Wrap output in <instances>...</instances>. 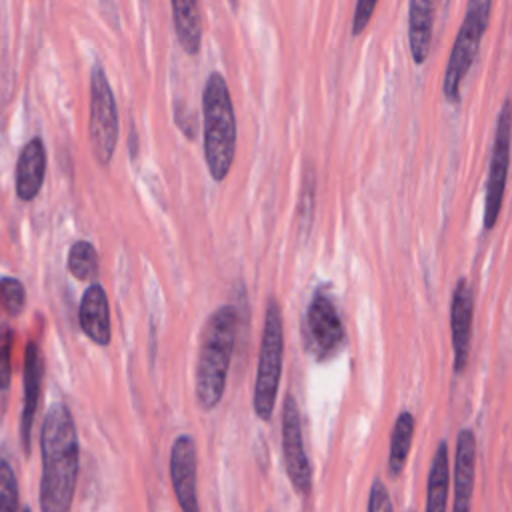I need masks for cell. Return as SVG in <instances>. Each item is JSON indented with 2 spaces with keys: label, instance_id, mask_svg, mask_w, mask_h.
I'll list each match as a JSON object with an SVG mask.
<instances>
[{
  "label": "cell",
  "instance_id": "obj_10",
  "mask_svg": "<svg viewBox=\"0 0 512 512\" xmlns=\"http://www.w3.org/2000/svg\"><path fill=\"white\" fill-rule=\"evenodd\" d=\"M170 480L182 512H200L196 492V446L192 436L180 434L170 448Z\"/></svg>",
  "mask_w": 512,
  "mask_h": 512
},
{
  "label": "cell",
  "instance_id": "obj_5",
  "mask_svg": "<svg viewBox=\"0 0 512 512\" xmlns=\"http://www.w3.org/2000/svg\"><path fill=\"white\" fill-rule=\"evenodd\" d=\"M490 10H492V4L488 0H472L466 6V14L458 30V36L454 40L446 74H444V84H442L444 96L450 102L460 100V84L478 54L480 40L490 20Z\"/></svg>",
  "mask_w": 512,
  "mask_h": 512
},
{
  "label": "cell",
  "instance_id": "obj_14",
  "mask_svg": "<svg viewBox=\"0 0 512 512\" xmlns=\"http://www.w3.org/2000/svg\"><path fill=\"white\" fill-rule=\"evenodd\" d=\"M42 376H44L42 352H40V346L32 340L28 342L26 354H24V406H22V418H20V436H22V446L26 454L30 450V434H32V424L38 408Z\"/></svg>",
  "mask_w": 512,
  "mask_h": 512
},
{
  "label": "cell",
  "instance_id": "obj_11",
  "mask_svg": "<svg viewBox=\"0 0 512 512\" xmlns=\"http://www.w3.org/2000/svg\"><path fill=\"white\" fill-rule=\"evenodd\" d=\"M472 316H474V300L472 288L466 278H460L452 292L450 304V330H452V348H454V372H464L468 364L470 352V336H472Z\"/></svg>",
  "mask_w": 512,
  "mask_h": 512
},
{
  "label": "cell",
  "instance_id": "obj_26",
  "mask_svg": "<svg viewBox=\"0 0 512 512\" xmlns=\"http://www.w3.org/2000/svg\"><path fill=\"white\" fill-rule=\"evenodd\" d=\"M20 512H30V510H28V508H26V506H24V508H22V510H20Z\"/></svg>",
  "mask_w": 512,
  "mask_h": 512
},
{
  "label": "cell",
  "instance_id": "obj_17",
  "mask_svg": "<svg viewBox=\"0 0 512 512\" xmlns=\"http://www.w3.org/2000/svg\"><path fill=\"white\" fill-rule=\"evenodd\" d=\"M448 486H450V468H448V446L440 442L428 472L426 488V512H446L448 506Z\"/></svg>",
  "mask_w": 512,
  "mask_h": 512
},
{
  "label": "cell",
  "instance_id": "obj_13",
  "mask_svg": "<svg viewBox=\"0 0 512 512\" xmlns=\"http://www.w3.org/2000/svg\"><path fill=\"white\" fill-rule=\"evenodd\" d=\"M476 470V438L474 432L464 428L456 438L454 456V500L452 512H470Z\"/></svg>",
  "mask_w": 512,
  "mask_h": 512
},
{
  "label": "cell",
  "instance_id": "obj_18",
  "mask_svg": "<svg viewBox=\"0 0 512 512\" xmlns=\"http://www.w3.org/2000/svg\"><path fill=\"white\" fill-rule=\"evenodd\" d=\"M172 18L180 46L186 54H198L202 42V20L196 2L178 0L172 2Z\"/></svg>",
  "mask_w": 512,
  "mask_h": 512
},
{
  "label": "cell",
  "instance_id": "obj_8",
  "mask_svg": "<svg viewBox=\"0 0 512 512\" xmlns=\"http://www.w3.org/2000/svg\"><path fill=\"white\" fill-rule=\"evenodd\" d=\"M306 344L318 360L332 358L344 344V326L332 296L316 290L306 310Z\"/></svg>",
  "mask_w": 512,
  "mask_h": 512
},
{
  "label": "cell",
  "instance_id": "obj_15",
  "mask_svg": "<svg viewBox=\"0 0 512 512\" xmlns=\"http://www.w3.org/2000/svg\"><path fill=\"white\" fill-rule=\"evenodd\" d=\"M46 174V150L40 138H32L24 144L16 160V194L20 200L30 202L38 196Z\"/></svg>",
  "mask_w": 512,
  "mask_h": 512
},
{
  "label": "cell",
  "instance_id": "obj_7",
  "mask_svg": "<svg viewBox=\"0 0 512 512\" xmlns=\"http://www.w3.org/2000/svg\"><path fill=\"white\" fill-rule=\"evenodd\" d=\"M510 136H512V102L506 100L498 112L496 120V132H494V144L490 154V168H488V180H486V200H484V228H494L504 188H506V176H508V164H510Z\"/></svg>",
  "mask_w": 512,
  "mask_h": 512
},
{
  "label": "cell",
  "instance_id": "obj_22",
  "mask_svg": "<svg viewBox=\"0 0 512 512\" xmlns=\"http://www.w3.org/2000/svg\"><path fill=\"white\" fill-rule=\"evenodd\" d=\"M0 302L8 316H18L26 304V290L20 280L12 276L0 278Z\"/></svg>",
  "mask_w": 512,
  "mask_h": 512
},
{
  "label": "cell",
  "instance_id": "obj_23",
  "mask_svg": "<svg viewBox=\"0 0 512 512\" xmlns=\"http://www.w3.org/2000/svg\"><path fill=\"white\" fill-rule=\"evenodd\" d=\"M12 342L14 332L8 326L0 328V390H8L12 380Z\"/></svg>",
  "mask_w": 512,
  "mask_h": 512
},
{
  "label": "cell",
  "instance_id": "obj_20",
  "mask_svg": "<svg viewBox=\"0 0 512 512\" xmlns=\"http://www.w3.org/2000/svg\"><path fill=\"white\" fill-rule=\"evenodd\" d=\"M68 270L76 280H90L98 272V254L88 240H76L68 250Z\"/></svg>",
  "mask_w": 512,
  "mask_h": 512
},
{
  "label": "cell",
  "instance_id": "obj_4",
  "mask_svg": "<svg viewBox=\"0 0 512 512\" xmlns=\"http://www.w3.org/2000/svg\"><path fill=\"white\" fill-rule=\"evenodd\" d=\"M282 358H284V324H282L280 306L272 298L264 314L256 384H254V410L262 420H270L276 406L278 384L282 376Z\"/></svg>",
  "mask_w": 512,
  "mask_h": 512
},
{
  "label": "cell",
  "instance_id": "obj_3",
  "mask_svg": "<svg viewBox=\"0 0 512 512\" xmlns=\"http://www.w3.org/2000/svg\"><path fill=\"white\" fill-rule=\"evenodd\" d=\"M204 158L210 176L220 182L230 172L236 154V116L228 84L220 72L206 78L202 90Z\"/></svg>",
  "mask_w": 512,
  "mask_h": 512
},
{
  "label": "cell",
  "instance_id": "obj_25",
  "mask_svg": "<svg viewBox=\"0 0 512 512\" xmlns=\"http://www.w3.org/2000/svg\"><path fill=\"white\" fill-rule=\"evenodd\" d=\"M374 10H376V2H374V0L358 2V4H356L354 22H352V34H360V32L366 28V24H368V20H370V16H372Z\"/></svg>",
  "mask_w": 512,
  "mask_h": 512
},
{
  "label": "cell",
  "instance_id": "obj_16",
  "mask_svg": "<svg viewBox=\"0 0 512 512\" xmlns=\"http://www.w3.org/2000/svg\"><path fill=\"white\" fill-rule=\"evenodd\" d=\"M434 8V2L428 0H412L408 6V38L416 64H422L430 52Z\"/></svg>",
  "mask_w": 512,
  "mask_h": 512
},
{
  "label": "cell",
  "instance_id": "obj_1",
  "mask_svg": "<svg viewBox=\"0 0 512 512\" xmlns=\"http://www.w3.org/2000/svg\"><path fill=\"white\" fill-rule=\"evenodd\" d=\"M42 478H40V512H70L80 446L74 418L66 404L54 402L42 422L40 432Z\"/></svg>",
  "mask_w": 512,
  "mask_h": 512
},
{
  "label": "cell",
  "instance_id": "obj_19",
  "mask_svg": "<svg viewBox=\"0 0 512 512\" xmlns=\"http://www.w3.org/2000/svg\"><path fill=\"white\" fill-rule=\"evenodd\" d=\"M414 438V416L410 412H400L392 436H390V454H388V470L392 476H398L404 470L408 460V452Z\"/></svg>",
  "mask_w": 512,
  "mask_h": 512
},
{
  "label": "cell",
  "instance_id": "obj_9",
  "mask_svg": "<svg viewBox=\"0 0 512 512\" xmlns=\"http://www.w3.org/2000/svg\"><path fill=\"white\" fill-rule=\"evenodd\" d=\"M282 450L286 474L290 478L292 488L300 496H306L312 488V470L304 450L300 410L292 394H286L282 404Z\"/></svg>",
  "mask_w": 512,
  "mask_h": 512
},
{
  "label": "cell",
  "instance_id": "obj_2",
  "mask_svg": "<svg viewBox=\"0 0 512 512\" xmlns=\"http://www.w3.org/2000/svg\"><path fill=\"white\" fill-rule=\"evenodd\" d=\"M236 332L238 314L228 304L214 310L204 324L196 364V402L202 410H212L222 400Z\"/></svg>",
  "mask_w": 512,
  "mask_h": 512
},
{
  "label": "cell",
  "instance_id": "obj_12",
  "mask_svg": "<svg viewBox=\"0 0 512 512\" xmlns=\"http://www.w3.org/2000/svg\"><path fill=\"white\" fill-rule=\"evenodd\" d=\"M78 322L82 332L98 346H108L112 338L110 324V304L104 288L100 284H90L80 300Z\"/></svg>",
  "mask_w": 512,
  "mask_h": 512
},
{
  "label": "cell",
  "instance_id": "obj_24",
  "mask_svg": "<svg viewBox=\"0 0 512 512\" xmlns=\"http://www.w3.org/2000/svg\"><path fill=\"white\" fill-rule=\"evenodd\" d=\"M368 512H394L390 494L386 486L380 480H374L370 488V498H368Z\"/></svg>",
  "mask_w": 512,
  "mask_h": 512
},
{
  "label": "cell",
  "instance_id": "obj_6",
  "mask_svg": "<svg viewBox=\"0 0 512 512\" xmlns=\"http://www.w3.org/2000/svg\"><path fill=\"white\" fill-rule=\"evenodd\" d=\"M118 108L114 92L108 84L106 72L100 64L92 66L90 72V116H88V136L92 154L98 164L106 166L116 150L118 142Z\"/></svg>",
  "mask_w": 512,
  "mask_h": 512
},
{
  "label": "cell",
  "instance_id": "obj_21",
  "mask_svg": "<svg viewBox=\"0 0 512 512\" xmlns=\"http://www.w3.org/2000/svg\"><path fill=\"white\" fill-rule=\"evenodd\" d=\"M0 512H18V484L10 462L0 454Z\"/></svg>",
  "mask_w": 512,
  "mask_h": 512
}]
</instances>
